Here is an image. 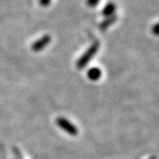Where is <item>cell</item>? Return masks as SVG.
<instances>
[{
	"label": "cell",
	"instance_id": "obj_1",
	"mask_svg": "<svg viewBox=\"0 0 159 159\" xmlns=\"http://www.w3.org/2000/svg\"><path fill=\"white\" fill-rule=\"evenodd\" d=\"M99 49V43L96 42L87 50L85 53L80 57L78 62H77V67L79 69H83L90 62V60L93 58V57L97 54V51Z\"/></svg>",
	"mask_w": 159,
	"mask_h": 159
},
{
	"label": "cell",
	"instance_id": "obj_2",
	"mask_svg": "<svg viewBox=\"0 0 159 159\" xmlns=\"http://www.w3.org/2000/svg\"><path fill=\"white\" fill-rule=\"evenodd\" d=\"M57 124L60 128H62L63 130L66 133L69 134L70 135H73V136L77 135V134H78L77 127L73 125L67 119H64V118H58L57 119Z\"/></svg>",
	"mask_w": 159,
	"mask_h": 159
},
{
	"label": "cell",
	"instance_id": "obj_3",
	"mask_svg": "<svg viewBox=\"0 0 159 159\" xmlns=\"http://www.w3.org/2000/svg\"><path fill=\"white\" fill-rule=\"evenodd\" d=\"M51 36L48 35V34H46L44 36H43L42 38H40L39 40H37L36 42H34V43L32 44V47H31V48H32V50L34 51H35V52L42 51V50H43L46 46L51 43Z\"/></svg>",
	"mask_w": 159,
	"mask_h": 159
},
{
	"label": "cell",
	"instance_id": "obj_4",
	"mask_svg": "<svg viewBox=\"0 0 159 159\" xmlns=\"http://www.w3.org/2000/svg\"><path fill=\"white\" fill-rule=\"evenodd\" d=\"M115 10H116V6L114 5L113 3H108L106 6H104V8L102 9V14L104 16V17H111L113 15V13L115 12Z\"/></svg>",
	"mask_w": 159,
	"mask_h": 159
},
{
	"label": "cell",
	"instance_id": "obj_5",
	"mask_svg": "<svg viewBox=\"0 0 159 159\" xmlns=\"http://www.w3.org/2000/svg\"><path fill=\"white\" fill-rule=\"evenodd\" d=\"M116 20H117V16H115V15H112L111 17H107L105 20H103L102 22L100 23L99 28H100L101 30H105L106 29H108L112 23L115 22Z\"/></svg>",
	"mask_w": 159,
	"mask_h": 159
},
{
	"label": "cell",
	"instance_id": "obj_6",
	"mask_svg": "<svg viewBox=\"0 0 159 159\" xmlns=\"http://www.w3.org/2000/svg\"><path fill=\"white\" fill-rule=\"evenodd\" d=\"M101 75H102L101 70L99 68H97V67H93L88 72V77L91 80H97L101 77Z\"/></svg>",
	"mask_w": 159,
	"mask_h": 159
},
{
	"label": "cell",
	"instance_id": "obj_7",
	"mask_svg": "<svg viewBox=\"0 0 159 159\" xmlns=\"http://www.w3.org/2000/svg\"><path fill=\"white\" fill-rule=\"evenodd\" d=\"M100 0H87V5L89 6V7H95V6H97L98 2Z\"/></svg>",
	"mask_w": 159,
	"mask_h": 159
},
{
	"label": "cell",
	"instance_id": "obj_8",
	"mask_svg": "<svg viewBox=\"0 0 159 159\" xmlns=\"http://www.w3.org/2000/svg\"><path fill=\"white\" fill-rule=\"evenodd\" d=\"M51 3V0H40V4L42 6H48Z\"/></svg>",
	"mask_w": 159,
	"mask_h": 159
},
{
	"label": "cell",
	"instance_id": "obj_9",
	"mask_svg": "<svg viewBox=\"0 0 159 159\" xmlns=\"http://www.w3.org/2000/svg\"><path fill=\"white\" fill-rule=\"evenodd\" d=\"M158 23H157V24H155L154 25V27L152 28V30H153V33L155 34H158Z\"/></svg>",
	"mask_w": 159,
	"mask_h": 159
}]
</instances>
